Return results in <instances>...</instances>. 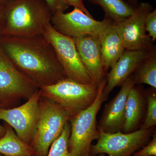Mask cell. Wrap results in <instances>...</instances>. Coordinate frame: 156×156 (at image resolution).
<instances>
[{
	"label": "cell",
	"instance_id": "cell-30",
	"mask_svg": "<svg viewBox=\"0 0 156 156\" xmlns=\"http://www.w3.org/2000/svg\"><path fill=\"white\" fill-rule=\"evenodd\" d=\"M0 156H3L2 155V154H0Z\"/></svg>",
	"mask_w": 156,
	"mask_h": 156
},
{
	"label": "cell",
	"instance_id": "cell-20",
	"mask_svg": "<svg viewBox=\"0 0 156 156\" xmlns=\"http://www.w3.org/2000/svg\"><path fill=\"white\" fill-rule=\"evenodd\" d=\"M70 126L68 122L59 137L50 147L47 156H72L69 150Z\"/></svg>",
	"mask_w": 156,
	"mask_h": 156
},
{
	"label": "cell",
	"instance_id": "cell-19",
	"mask_svg": "<svg viewBox=\"0 0 156 156\" xmlns=\"http://www.w3.org/2000/svg\"><path fill=\"white\" fill-rule=\"evenodd\" d=\"M136 84H145L156 88V53L155 48L149 50L147 55L136 70L134 76Z\"/></svg>",
	"mask_w": 156,
	"mask_h": 156
},
{
	"label": "cell",
	"instance_id": "cell-22",
	"mask_svg": "<svg viewBox=\"0 0 156 156\" xmlns=\"http://www.w3.org/2000/svg\"><path fill=\"white\" fill-rule=\"evenodd\" d=\"M146 31L153 42L156 39V10L151 11L147 16L145 20Z\"/></svg>",
	"mask_w": 156,
	"mask_h": 156
},
{
	"label": "cell",
	"instance_id": "cell-10",
	"mask_svg": "<svg viewBox=\"0 0 156 156\" xmlns=\"http://www.w3.org/2000/svg\"><path fill=\"white\" fill-rule=\"evenodd\" d=\"M51 23L58 32L73 38L87 35L98 37L102 31L115 24L107 17L101 21L95 20L77 8L68 13L53 14Z\"/></svg>",
	"mask_w": 156,
	"mask_h": 156
},
{
	"label": "cell",
	"instance_id": "cell-25",
	"mask_svg": "<svg viewBox=\"0 0 156 156\" xmlns=\"http://www.w3.org/2000/svg\"><path fill=\"white\" fill-rule=\"evenodd\" d=\"M63 1L69 6H73L74 7V8L80 9L89 17H93L90 12L86 9L84 5L83 0H63Z\"/></svg>",
	"mask_w": 156,
	"mask_h": 156
},
{
	"label": "cell",
	"instance_id": "cell-18",
	"mask_svg": "<svg viewBox=\"0 0 156 156\" xmlns=\"http://www.w3.org/2000/svg\"><path fill=\"white\" fill-rule=\"evenodd\" d=\"M101 7L105 17L109 18L115 24L123 21L133 14L136 7L124 0H87Z\"/></svg>",
	"mask_w": 156,
	"mask_h": 156
},
{
	"label": "cell",
	"instance_id": "cell-3",
	"mask_svg": "<svg viewBox=\"0 0 156 156\" xmlns=\"http://www.w3.org/2000/svg\"><path fill=\"white\" fill-rule=\"evenodd\" d=\"M106 82V80H104L98 86L94 102L70 119L68 147L72 156H90L92 143L99 136L96 117L101 105L105 101L103 92Z\"/></svg>",
	"mask_w": 156,
	"mask_h": 156
},
{
	"label": "cell",
	"instance_id": "cell-21",
	"mask_svg": "<svg viewBox=\"0 0 156 156\" xmlns=\"http://www.w3.org/2000/svg\"><path fill=\"white\" fill-rule=\"evenodd\" d=\"M147 108L145 120L140 129H148L156 125V94L155 92L148 95Z\"/></svg>",
	"mask_w": 156,
	"mask_h": 156
},
{
	"label": "cell",
	"instance_id": "cell-9",
	"mask_svg": "<svg viewBox=\"0 0 156 156\" xmlns=\"http://www.w3.org/2000/svg\"><path fill=\"white\" fill-rule=\"evenodd\" d=\"M41 95L39 89L22 105L9 108L0 107V120L11 126L17 136L29 145L36 133Z\"/></svg>",
	"mask_w": 156,
	"mask_h": 156
},
{
	"label": "cell",
	"instance_id": "cell-27",
	"mask_svg": "<svg viewBox=\"0 0 156 156\" xmlns=\"http://www.w3.org/2000/svg\"><path fill=\"white\" fill-rule=\"evenodd\" d=\"M5 127L0 125V138L4 136L5 133Z\"/></svg>",
	"mask_w": 156,
	"mask_h": 156
},
{
	"label": "cell",
	"instance_id": "cell-15",
	"mask_svg": "<svg viewBox=\"0 0 156 156\" xmlns=\"http://www.w3.org/2000/svg\"><path fill=\"white\" fill-rule=\"evenodd\" d=\"M98 37L100 43L102 63L106 72L113 67L126 49L117 33L115 24L102 31Z\"/></svg>",
	"mask_w": 156,
	"mask_h": 156
},
{
	"label": "cell",
	"instance_id": "cell-29",
	"mask_svg": "<svg viewBox=\"0 0 156 156\" xmlns=\"http://www.w3.org/2000/svg\"><path fill=\"white\" fill-rule=\"evenodd\" d=\"M98 156H105V155L104 154H98Z\"/></svg>",
	"mask_w": 156,
	"mask_h": 156
},
{
	"label": "cell",
	"instance_id": "cell-24",
	"mask_svg": "<svg viewBox=\"0 0 156 156\" xmlns=\"http://www.w3.org/2000/svg\"><path fill=\"white\" fill-rule=\"evenodd\" d=\"M50 7L53 14L58 12H63L69 7L63 0H44Z\"/></svg>",
	"mask_w": 156,
	"mask_h": 156
},
{
	"label": "cell",
	"instance_id": "cell-5",
	"mask_svg": "<svg viewBox=\"0 0 156 156\" xmlns=\"http://www.w3.org/2000/svg\"><path fill=\"white\" fill-rule=\"evenodd\" d=\"M40 107L36 133L30 145L34 156H47L50 147L60 136L71 116L64 109L41 95Z\"/></svg>",
	"mask_w": 156,
	"mask_h": 156
},
{
	"label": "cell",
	"instance_id": "cell-1",
	"mask_svg": "<svg viewBox=\"0 0 156 156\" xmlns=\"http://www.w3.org/2000/svg\"><path fill=\"white\" fill-rule=\"evenodd\" d=\"M0 48L18 69L39 87L67 78L53 46L43 35L4 37Z\"/></svg>",
	"mask_w": 156,
	"mask_h": 156
},
{
	"label": "cell",
	"instance_id": "cell-6",
	"mask_svg": "<svg viewBox=\"0 0 156 156\" xmlns=\"http://www.w3.org/2000/svg\"><path fill=\"white\" fill-rule=\"evenodd\" d=\"M40 89L26 76L0 48V103L15 107L21 100H28Z\"/></svg>",
	"mask_w": 156,
	"mask_h": 156
},
{
	"label": "cell",
	"instance_id": "cell-12",
	"mask_svg": "<svg viewBox=\"0 0 156 156\" xmlns=\"http://www.w3.org/2000/svg\"><path fill=\"white\" fill-rule=\"evenodd\" d=\"M135 84L134 76H130L122 84L117 95L105 105L98 125V131L111 133L123 131L127 97L130 90Z\"/></svg>",
	"mask_w": 156,
	"mask_h": 156
},
{
	"label": "cell",
	"instance_id": "cell-14",
	"mask_svg": "<svg viewBox=\"0 0 156 156\" xmlns=\"http://www.w3.org/2000/svg\"><path fill=\"white\" fill-rule=\"evenodd\" d=\"M148 51L144 50H125L108 74L103 92L105 100L116 87L122 86L132 73L136 71L147 56Z\"/></svg>",
	"mask_w": 156,
	"mask_h": 156
},
{
	"label": "cell",
	"instance_id": "cell-16",
	"mask_svg": "<svg viewBox=\"0 0 156 156\" xmlns=\"http://www.w3.org/2000/svg\"><path fill=\"white\" fill-rule=\"evenodd\" d=\"M144 105L142 94L140 90L134 86L130 90L127 97L123 133L136 131L142 119Z\"/></svg>",
	"mask_w": 156,
	"mask_h": 156
},
{
	"label": "cell",
	"instance_id": "cell-17",
	"mask_svg": "<svg viewBox=\"0 0 156 156\" xmlns=\"http://www.w3.org/2000/svg\"><path fill=\"white\" fill-rule=\"evenodd\" d=\"M5 133L0 138V154L3 156H34L30 146L23 142L8 124Z\"/></svg>",
	"mask_w": 156,
	"mask_h": 156
},
{
	"label": "cell",
	"instance_id": "cell-8",
	"mask_svg": "<svg viewBox=\"0 0 156 156\" xmlns=\"http://www.w3.org/2000/svg\"><path fill=\"white\" fill-rule=\"evenodd\" d=\"M99 132L97 143L91 146L90 156L104 154L108 156H131L147 144L152 131L150 128L127 133Z\"/></svg>",
	"mask_w": 156,
	"mask_h": 156
},
{
	"label": "cell",
	"instance_id": "cell-13",
	"mask_svg": "<svg viewBox=\"0 0 156 156\" xmlns=\"http://www.w3.org/2000/svg\"><path fill=\"white\" fill-rule=\"evenodd\" d=\"M73 39L82 62L93 83L98 87L105 80L106 73L102 63L98 37L87 35Z\"/></svg>",
	"mask_w": 156,
	"mask_h": 156
},
{
	"label": "cell",
	"instance_id": "cell-23",
	"mask_svg": "<svg viewBox=\"0 0 156 156\" xmlns=\"http://www.w3.org/2000/svg\"><path fill=\"white\" fill-rule=\"evenodd\" d=\"M133 156H156V135L155 132L150 142L143 147L141 149L133 154Z\"/></svg>",
	"mask_w": 156,
	"mask_h": 156
},
{
	"label": "cell",
	"instance_id": "cell-28",
	"mask_svg": "<svg viewBox=\"0 0 156 156\" xmlns=\"http://www.w3.org/2000/svg\"><path fill=\"white\" fill-rule=\"evenodd\" d=\"M130 2L131 3V4H133L134 5H138V0H130Z\"/></svg>",
	"mask_w": 156,
	"mask_h": 156
},
{
	"label": "cell",
	"instance_id": "cell-4",
	"mask_svg": "<svg viewBox=\"0 0 156 156\" xmlns=\"http://www.w3.org/2000/svg\"><path fill=\"white\" fill-rule=\"evenodd\" d=\"M98 89L94 83H82L67 77L40 88L42 96L64 109L71 117L94 102Z\"/></svg>",
	"mask_w": 156,
	"mask_h": 156
},
{
	"label": "cell",
	"instance_id": "cell-26",
	"mask_svg": "<svg viewBox=\"0 0 156 156\" xmlns=\"http://www.w3.org/2000/svg\"><path fill=\"white\" fill-rule=\"evenodd\" d=\"M13 0H0V5L2 6H6L9 3L13 1Z\"/></svg>",
	"mask_w": 156,
	"mask_h": 156
},
{
	"label": "cell",
	"instance_id": "cell-2",
	"mask_svg": "<svg viewBox=\"0 0 156 156\" xmlns=\"http://www.w3.org/2000/svg\"><path fill=\"white\" fill-rule=\"evenodd\" d=\"M53 13L44 0H13L5 6L4 37L43 35Z\"/></svg>",
	"mask_w": 156,
	"mask_h": 156
},
{
	"label": "cell",
	"instance_id": "cell-7",
	"mask_svg": "<svg viewBox=\"0 0 156 156\" xmlns=\"http://www.w3.org/2000/svg\"><path fill=\"white\" fill-rule=\"evenodd\" d=\"M43 36L53 46L67 78L82 83H93L82 62L73 38L58 32L51 23L46 27Z\"/></svg>",
	"mask_w": 156,
	"mask_h": 156
},
{
	"label": "cell",
	"instance_id": "cell-11",
	"mask_svg": "<svg viewBox=\"0 0 156 156\" xmlns=\"http://www.w3.org/2000/svg\"><path fill=\"white\" fill-rule=\"evenodd\" d=\"M153 7L147 2H141L133 14L126 20L115 24L116 29L126 50H150L151 39L146 34L145 20Z\"/></svg>",
	"mask_w": 156,
	"mask_h": 156
}]
</instances>
